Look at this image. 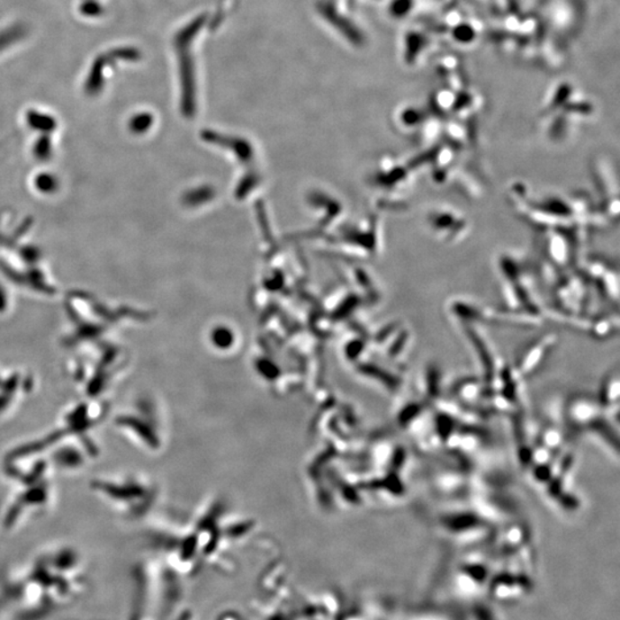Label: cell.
<instances>
[{
    "instance_id": "1",
    "label": "cell",
    "mask_w": 620,
    "mask_h": 620,
    "mask_svg": "<svg viewBox=\"0 0 620 620\" xmlns=\"http://www.w3.org/2000/svg\"><path fill=\"white\" fill-rule=\"evenodd\" d=\"M426 220L436 238L446 244L464 240L470 232L467 216L452 206H435L427 211Z\"/></svg>"
},
{
    "instance_id": "3",
    "label": "cell",
    "mask_w": 620,
    "mask_h": 620,
    "mask_svg": "<svg viewBox=\"0 0 620 620\" xmlns=\"http://www.w3.org/2000/svg\"><path fill=\"white\" fill-rule=\"evenodd\" d=\"M555 341V337L544 336L528 345L522 355L518 357L517 370L520 376L535 373L548 357Z\"/></svg>"
},
{
    "instance_id": "4",
    "label": "cell",
    "mask_w": 620,
    "mask_h": 620,
    "mask_svg": "<svg viewBox=\"0 0 620 620\" xmlns=\"http://www.w3.org/2000/svg\"><path fill=\"white\" fill-rule=\"evenodd\" d=\"M619 372L618 369H614L603 380L598 399L603 414L607 416L611 413L616 419H618L619 415Z\"/></svg>"
},
{
    "instance_id": "2",
    "label": "cell",
    "mask_w": 620,
    "mask_h": 620,
    "mask_svg": "<svg viewBox=\"0 0 620 620\" xmlns=\"http://www.w3.org/2000/svg\"><path fill=\"white\" fill-rule=\"evenodd\" d=\"M565 415L573 428L589 431L605 414L594 398L587 394H576L570 399Z\"/></svg>"
}]
</instances>
